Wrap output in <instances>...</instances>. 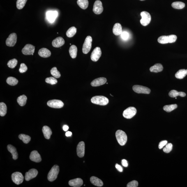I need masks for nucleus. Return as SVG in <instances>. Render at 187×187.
Masks as SVG:
<instances>
[{
    "instance_id": "51",
    "label": "nucleus",
    "mask_w": 187,
    "mask_h": 187,
    "mask_svg": "<svg viewBox=\"0 0 187 187\" xmlns=\"http://www.w3.org/2000/svg\"><path fill=\"white\" fill-rule=\"evenodd\" d=\"M69 129V127L67 125H65L64 126H63V129L65 131H66Z\"/></svg>"
},
{
    "instance_id": "14",
    "label": "nucleus",
    "mask_w": 187,
    "mask_h": 187,
    "mask_svg": "<svg viewBox=\"0 0 187 187\" xmlns=\"http://www.w3.org/2000/svg\"><path fill=\"white\" fill-rule=\"evenodd\" d=\"M38 172L36 169H31L28 172L26 173L25 179L26 181H29L31 179L36 177L38 175Z\"/></svg>"
},
{
    "instance_id": "8",
    "label": "nucleus",
    "mask_w": 187,
    "mask_h": 187,
    "mask_svg": "<svg viewBox=\"0 0 187 187\" xmlns=\"http://www.w3.org/2000/svg\"><path fill=\"white\" fill-rule=\"evenodd\" d=\"M132 89L135 92L138 94H149L151 93V89L149 88L144 87V86L135 85L133 86Z\"/></svg>"
},
{
    "instance_id": "40",
    "label": "nucleus",
    "mask_w": 187,
    "mask_h": 187,
    "mask_svg": "<svg viewBox=\"0 0 187 187\" xmlns=\"http://www.w3.org/2000/svg\"><path fill=\"white\" fill-rule=\"evenodd\" d=\"M27 0H17L16 7L19 10H21L23 8L26 4Z\"/></svg>"
},
{
    "instance_id": "43",
    "label": "nucleus",
    "mask_w": 187,
    "mask_h": 187,
    "mask_svg": "<svg viewBox=\"0 0 187 187\" xmlns=\"http://www.w3.org/2000/svg\"><path fill=\"white\" fill-rule=\"evenodd\" d=\"M173 148V145L172 144H167L165 147L164 148L163 151L165 153H168L172 151Z\"/></svg>"
},
{
    "instance_id": "41",
    "label": "nucleus",
    "mask_w": 187,
    "mask_h": 187,
    "mask_svg": "<svg viewBox=\"0 0 187 187\" xmlns=\"http://www.w3.org/2000/svg\"><path fill=\"white\" fill-rule=\"evenodd\" d=\"M18 61L16 59H13L8 61V66L9 67L11 68H14L16 66Z\"/></svg>"
},
{
    "instance_id": "23",
    "label": "nucleus",
    "mask_w": 187,
    "mask_h": 187,
    "mask_svg": "<svg viewBox=\"0 0 187 187\" xmlns=\"http://www.w3.org/2000/svg\"><path fill=\"white\" fill-rule=\"evenodd\" d=\"M44 137L47 139H50L51 135H52V131L49 126H44L42 130Z\"/></svg>"
},
{
    "instance_id": "15",
    "label": "nucleus",
    "mask_w": 187,
    "mask_h": 187,
    "mask_svg": "<svg viewBox=\"0 0 187 187\" xmlns=\"http://www.w3.org/2000/svg\"><path fill=\"white\" fill-rule=\"evenodd\" d=\"M85 144L83 142H81L79 143L77 146V153L78 156L79 157H83L85 155Z\"/></svg>"
},
{
    "instance_id": "9",
    "label": "nucleus",
    "mask_w": 187,
    "mask_h": 187,
    "mask_svg": "<svg viewBox=\"0 0 187 187\" xmlns=\"http://www.w3.org/2000/svg\"><path fill=\"white\" fill-rule=\"evenodd\" d=\"M47 104L49 107L56 109L61 108L64 105V104L61 100H49Z\"/></svg>"
},
{
    "instance_id": "3",
    "label": "nucleus",
    "mask_w": 187,
    "mask_h": 187,
    "mask_svg": "<svg viewBox=\"0 0 187 187\" xmlns=\"http://www.w3.org/2000/svg\"><path fill=\"white\" fill-rule=\"evenodd\" d=\"M59 172V166L57 165L54 166L49 173L47 175V179L50 182L55 180L57 177Z\"/></svg>"
},
{
    "instance_id": "19",
    "label": "nucleus",
    "mask_w": 187,
    "mask_h": 187,
    "mask_svg": "<svg viewBox=\"0 0 187 187\" xmlns=\"http://www.w3.org/2000/svg\"><path fill=\"white\" fill-rule=\"evenodd\" d=\"M83 183L82 180L80 178L70 180L69 182V186L74 187H79L82 186Z\"/></svg>"
},
{
    "instance_id": "53",
    "label": "nucleus",
    "mask_w": 187,
    "mask_h": 187,
    "mask_svg": "<svg viewBox=\"0 0 187 187\" xmlns=\"http://www.w3.org/2000/svg\"><path fill=\"white\" fill-rule=\"evenodd\" d=\"M140 1H144V0H140Z\"/></svg>"
},
{
    "instance_id": "45",
    "label": "nucleus",
    "mask_w": 187,
    "mask_h": 187,
    "mask_svg": "<svg viewBox=\"0 0 187 187\" xmlns=\"http://www.w3.org/2000/svg\"><path fill=\"white\" fill-rule=\"evenodd\" d=\"M138 183L136 181L134 180L129 183L127 185V187H137L138 186Z\"/></svg>"
},
{
    "instance_id": "50",
    "label": "nucleus",
    "mask_w": 187,
    "mask_h": 187,
    "mask_svg": "<svg viewBox=\"0 0 187 187\" xmlns=\"http://www.w3.org/2000/svg\"><path fill=\"white\" fill-rule=\"evenodd\" d=\"M122 164L123 166L127 167L128 166L127 161L126 160H122Z\"/></svg>"
},
{
    "instance_id": "28",
    "label": "nucleus",
    "mask_w": 187,
    "mask_h": 187,
    "mask_svg": "<svg viewBox=\"0 0 187 187\" xmlns=\"http://www.w3.org/2000/svg\"><path fill=\"white\" fill-rule=\"evenodd\" d=\"M187 75V69H180L179 70L175 75L176 78L179 79H182Z\"/></svg>"
},
{
    "instance_id": "42",
    "label": "nucleus",
    "mask_w": 187,
    "mask_h": 187,
    "mask_svg": "<svg viewBox=\"0 0 187 187\" xmlns=\"http://www.w3.org/2000/svg\"><path fill=\"white\" fill-rule=\"evenodd\" d=\"M45 81L47 83L52 85L56 84L58 82L55 78L53 77L47 78L45 79Z\"/></svg>"
},
{
    "instance_id": "49",
    "label": "nucleus",
    "mask_w": 187,
    "mask_h": 187,
    "mask_svg": "<svg viewBox=\"0 0 187 187\" xmlns=\"http://www.w3.org/2000/svg\"><path fill=\"white\" fill-rule=\"evenodd\" d=\"M116 169H117V170L119 171L120 172H122L123 171V168L119 164H116Z\"/></svg>"
},
{
    "instance_id": "2",
    "label": "nucleus",
    "mask_w": 187,
    "mask_h": 187,
    "mask_svg": "<svg viewBox=\"0 0 187 187\" xmlns=\"http://www.w3.org/2000/svg\"><path fill=\"white\" fill-rule=\"evenodd\" d=\"M91 101L93 104L100 105L104 106L109 103L108 98L103 96H96L91 98Z\"/></svg>"
},
{
    "instance_id": "22",
    "label": "nucleus",
    "mask_w": 187,
    "mask_h": 187,
    "mask_svg": "<svg viewBox=\"0 0 187 187\" xmlns=\"http://www.w3.org/2000/svg\"><path fill=\"white\" fill-rule=\"evenodd\" d=\"M113 32L116 36H119L122 32V28L121 25L119 23H116L114 24L113 29Z\"/></svg>"
},
{
    "instance_id": "48",
    "label": "nucleus",
    "mask_w": 187,
    "mask_h": 187,
    "mask_svg": "<svg viewBox=\"0 0 187 187\" xmlns=\"http://www.w3.org/2000/svg\"><path fill=\"white\" fill-rule=\"evenodd\" d=\"M167 142L166 140L162 141V142H160V143L159 144V148L160 149L163 148L164 146L166 145V144H167Z\"/></svg>"
},
{
    "instance_id": "1",
    "label": "nucleus",
    "mask_w": 187,
    "mask_h": 187,
    "mask_svg": "<svg viewBox=\"0 0 187 187\" xmlns=\"http://www.w3.org/2000/svg\"><path fill=\"white\" fill-rule=\"evenodd\" d=\"M116 139L119 144L123 146L126 144L127 141V136L125 132L121 130H118L116 132Z\"/></svg>"
},
{
    "instance_id": "29",
    "label": "nucleus",
    "mask_w": 187,
    "mask_h": 187,
    "mask_svg": "<svg viewBox=\"0 0 187 187\" xmlns=\"http://www.w3.org/2000/svg\"><path fill=\"white\" fill-rule=\"evenodd\" d=\"M77 3L78 6L83 10H85L89 6L88 0H77Z\"/></svg>"
},
{
    "instance_id": "46",
    "label": "nucleus",
    "mask_w": 187,
    "mask_h": 187,
    "mask_svg": "<svg viewBox=\"0 0 187 187\" xmlns=\"http://www.w3.org/2000/svg\"><path fill=\"white\" fill-rule=\"evenodd\" d=\"M169 43H174L177 40V37L175 35H170L169 36Z\"/></svg>"
},
{
    "instance_id": "6",
    "label": "nucleus",
    "mask_w": 187,
    "mask_h": 187,
    "mask_svg": "<svg viewBox=\"0 0 187 187\" xmlns=\"http://www.w3.org/2000/svg\"><path fill=\"white\" fill-rule=\"evenodd\" d=\"M137 113V110L135 107H130L123 111V117L127 119H130L133 118Z\"/></svg>"
},
{
    "instance_id": "12",
    "label": "nucleus",
    "mask_w": 187,
    "mask_h": 187,
    "mask_svg": "<svg viewBox=\"0 0 187 187\" xmlns=\"http://www.w3.org/2000/svg\"><path fill=\"white\" fill-rule=\"evenodd\" d=\"M35 47L34 46L31 44H27L22 49V52L23 54L25 55H33Z\"/></svg>"
},
{
    "instance_id": "33",
    "label": "nucleus",
    "mask_w": 187,
    "mask_h": 187,
    "mask_svg": "<svg viewBox=\"0 0 187 187\" xmlns=\"http://www.w3.org/2000/svg\"><path fill=\"white\" fill-rule=\"evenodd\" d=\"M77 32V29L75 27H72L69 28L67 31L66 34L69 38H72L75 36Z\"/></svg>"
},
{
    "instance_id": "34",
    "label": "nucleus",
    "mask_w": 187,
    "mask_h": 187,
    "mask_svg": "<svg viewBox=\"0 0 187 187\" xmlns=\"http://www.w3.org/2000/svg\"><path fill=\"white\" fill-rule=\"evenodd\" d=\"M7 112V107L6 104L1 102L0 103V116H3L6 114Z\"/></svg>"
},
{
    "instance_id": "4",
    "label": "nucleus",
    "mask_w": 187,
    "mask_h": 187,
    "mask_svg": "<svg viewBox=\"0 0 187 187\" xmlns=\"http://www.w3.org/2000/svg\"><path fill=\"white\" fill-rule=\"evenodd\" d=\"M92 38L91 36H88L86 38L83 45L82 51L84 54L88 53L90 51L92 45Z\"/></svg>"
},
{
    "instance_id": "30",
    "label": "nucleus",
    "mask_w": 187,
    "mask_h": 187,
    "mask_svg": "<svg viewBox=\"0 0 187 187\" xmlns=\"http://www.w3.org/2000/svg\"><path fill=\"white\" fill-rule=\"evenodd\" d=\"M77 48L75 45H72L69 49V52L71 57L74 59L76 57L77 55Z\"/></svg>"
},
{
    "instance_id": "44",
    "label": "nucleus",
    "mask_w": 187,
    "mask_h": 187,
    "mask_svg": "<svg viewBox=\"0 0 187 187\" xmlns=\"http://www.w3.org/2000/svg\"><path fill=\"white\" fill-rule=\"evenodd\" d=\"M28 70V67L24 63H22L20 65V68L19 69V71L21 73H25Z\"/></svg>"
},
{
    "instance_id": "32",
    "label": "nucleus",
    "mask_w": 187,
    "mask_h": 187,
    "mask_svg": "<svg viewBox=\"0 0 187 187\" xmlns=\"http://www.w3.org/2000/svg\"><path fill=\"white\" fill-rule=\"evenodd\" d=\"M172 6L173 8L176 9H182L184 8L185 4L182 2L176 1L172 3Z\"/></svg>"
},
{
    "instance_id": "47",
    "label": "nucleus",
    "mask_w": 187,
    "mask_h": 187,
    "mask_svg": "<svg viewBox=\"0 0 187 187\" xmlns=\"http://www.w3.org/2000/svg\"><path fill=\"white\" fill-rule=\"evenodd\" d=\"M121 35L122 38L124 40H127L129 37V34L126 32H123Z\"/></svg>"
},
{
    "instance_id": "13",
    "label": "nucleus",
    "mask_w": 187,
    "mask_h": 187,
    "mask_svg": "<svg viewBox=\"0 0 187 187\" xmlns=\"http://www.w3.org/2000/svg\"><path fill=\"white\" fill-rule=\"evenodd\" d=\"M103 10V8L102 6V2L100 1H96L94 5L93 11L96 14H101Z\"/></svg>"
},
{
    "instance_id": "16",
    "label": "nucleus",
    "mask_w": 187,
    "mask_h": 187,
    "mask_svg": "<svg viewBox=\"0 0 187 187\" xmlns=\"http://www.w3.org/2000/svg\"><path fill=\"white\" fill-rule=\"evenodd\" d=\"M30 159L32 161L36 162V163H39L41 161L42 159L40 154L36 151H32L30 156Z\"/></svg>"
},
{
    "instance_id": "17",
    "label": "nucleus",
    "mask_w": 187,
    "mask_h": 187,
    "mask_svg": "<svg viewBox=\"0 0 187 187\" xmlns=\"http://www.w3.org/2000/svg\"><path fill=\"white\" fill-rule=\"evenodd\" d=\"M107 79L104 77H100L93 80L91 83V85L93 87H97L103 85L107 82Z\"/></svg>"
},
{
    "instance_id": "5",
    "label": "nucleus",
    "mask_w": 187,
    "mask_h": 187,
    "mask_svg": "<svg viewBox=\"0 0 187 187\" xmlns=\"http://www.w3.org/2000/svg\"><path fill=\"white\" fill-rule=\"evenodd\" d=\"M142 19L140 22L141 24L144 26H147L149 24L151 20V17L150 14L148 12L143 11L140 14Z\"/></svg>"
},
{
    "instance_id": "31",
    "label": "nucleus",
    "mask_w": 187,
    "mask_h": 187,
    "mask_svg": "<svg viewBox=\"0 0 187 187\" xmlns=\"http://www.w3.org/2000/svg\"><path fill=\"white\" fill-rule=\"evenodd\" d=\"M27 100V97L25 95H23L18 97L17 99V102L21 106L23 107L26 104Z\"/></svg>"
},
{
    "instance_id": "36",
    "label": "nucleus",
    "mask_w": 187,
    "mask_h": 187,
    "mask_svg": "<svg viewBox=\"0 0 187 187\" xmlns=\"http://www.w3.org/2000/svg\"><path fill=\"white\" fill-rule=\"evenodd\" d=\"M18 82L19 81L17 79L12 77H8L6 80L7 83L11 86L16 85L18 84Z\"/></svg>"
},
{
    "instance_id": "26",
    "label": "nucleus",
    "mask_w": 187,
    "mask_h": 187,
    "mask_svg": "<svg viewBox=\"0 0 187 187\" xmlns=\"http://www.w3.org/2000/svg\"><path fill=\"white\" fill-rule=\"evenodd\" d=\"M163 69V67L160 63H157L150 68V71L156 73L161 72Z\"/></svg>"
},
{
    "instance_id": "7",
    "label": "nucleus",
    "mask_w": 187,
    "mask_h": 187,
    "mask_svg": "<svg viewBox=\"0 0 187 187\" xmlns=\"http://www.w3.org/2000/svg\"><path fill=\"white\" fill-rule=\"evenodd\" d=\"M12 180L15 184L19 185L22 183L24 181V176L21 173L15 172L12 174Z\"/></svg>"
},
{
    "instance_id": "52",
    "label": "nucleus",
    "mask_w": 187,
    "mask_h": 187,
    "mask_svg": "<svg viewBox=\"0 0 187 187\" xmlns=\"http://www.w3.org/2000/svg\"><path fill=\"white\" fill-rule=\"evenodd\" d=\"M66 136L67 137H70L72 135V133L70 131H68L66 132Z\"/></svg>"
},
{
    "instance_id": "11",
    "label": "nucleus",
    "mask_w": 187,
    "mask_h": 187,
    "mask_svg": "<svg viewBox=\"0 0 187 187\" xmlns=\"http://www.w3.org/2000/svg\"><path fill=\"white\" fill-rule=\"evenodd\" d=\"M102 55L101 49L100 47H97L93 50L91 53V60L96 62L100 59Z\"/></svg>"
},
{
    "instance_id": "37",
    "label": "nucleus",
    "mask_w": 187,
    "mask_h": 187,
    "mask_svg": "<svg viewBox=\"0 0 187 187\" xmlns=\"http://www.w3.org/2000/svg\"><path fill=\"white\" fill-rule=\"evenodd\" d=\"M177 105L176 104L165 105L163 107L164 110L167 112H170L177 108Z\"/></svg>"
},
{
    "instance_id": "38",
    "label": "nucleus",
    "mask_w": 187,
    "mask_h": 187,
    "mask_svg": "<svg viewBox=\"0 0 187 187\" xmlns=\"http://www.w3.org/2000/svg\"><path fill=\"white\" fill-rule=\"evenodd\" d=\"M159 43L165 44L169 43V38L168 36H162L160 37L158 39Z\"/></svg>"
},
{
    "instance_id": "35",
    "label": "nucleus",
    "mask_w": 187,
    "mask_h": 187,
    "mask_svg": "<svg viewBox=\"0 0 187 187\" xmlns=\"http://www.w3.org/2000/svg\"><path fill=\"white\" fill-rule=\"evenodd\" d=\"M19 138L22 140L24 144H27L31 140V138L29 135L21 134L19 135Z\"/></svg>"
},
{
    "instance_id": "18",
    "label": "nucleus",
    "mask_w": 187,
    "mask_h": 187,
    "mask_svg": "<svg viewBox=\"0 0 187 187\" xmlns=\"http://www.w3.org/2000/svg\"><path fill=\"white\" fill-rule=\"evenodd\" d=\"M65 43L64 39L61 37H58L53 41L52 45L54 47H59L62 46Z\"/></svg>"
},
{
    "instance_id": "24",
    "label": "nucleus",
    "mask_w": 187,
    "mask_h": 187,
    "mask_svg": "<svg viewBox=\"0 0 187 187\" xmlns=\"http://www.w3.org/2000/svg\"><path fill=\"white\" fill-rule=\"evenodd\" d=\"M38 54L42 57L47 58L51 56V52L48 49L45 48H42L39 50Z\"/></svg>"
},
{
    "instance_id": "25",
    "label": "nucleus",
    "mask_w": 187,
    "mask_h": 187,
    "mask_svg": "<svg viewBox=\"0 0 187 187\" xmlns=\"http://www.w3.org/2000/svg\"><path fill=\"white\" fill-rule=\"evenodd\" d=\"M90 181L93 184L97 186L101 187L103 185V182L101 180L95 176H92L91 177Z\"/></svg>"
},
{
    "instance_id": "10",
    "label": "nucleus",
    "mask_w": 187,
    "mask_h": 187,
    "mask_svg": "<svg viewBox=\"0 0 187 187\" xmlns=\"http://www.w3.org/2000/svg\"><path fill=\"white\" fill-rule=\"evenodd\" d=\"M17 40L16 34L14 33H12L7 38L6 42V45L8 47H14L16 43Z\"/></svg>"
},
{
    "instance_id": "21",
    "label": "nucleus",
    "mask_w": 187,
    "mask_h": 187,
    "mask_svg": "<svg viewBox=\"0 0 187 187\" xmlns=\"http://www.w3.org/2000/svg\"><path fill=\"white\" fill-rule=\"evenodd\" d=\"M7 148H8V151L11 153L13 159L16 160L18 158V154L16 148L11 144H9L7 146Z\"/></svg>"
},
{
    "instance_id": "39",
    "label": "nucleus",
    "mask_w": 187,
    "mask_h": 187,
    "mask_svg": "<svg viewBox=\"0 0 187 187\" xmlns=\"http://www.w3.org/2000/svg\"><path fill=\"white\" fill-rule=\"evenodd\" d=\"M51 74L56 78H59L61 76L60 72L58 71L57 68L54 67L50 71Z\"/></svg>"
},
{
    "instance_id": "20",
    "label": "nucleus",
    "mask_w": 187,
    "mask_h": 187,
    "mask_svg": "<svg viewBox=\"0 0 187 187\" xmlns=\"http://www.w3.org/2000/svg\"><path fill=\"white\" fill-rule=\"evenodd\" d=\"M58 16V12L56 11H49L46 13L47 20L50 23L54 22Z\"/></svg>"
},
{
    "instance_id": "27",
    "label": "nucleus",
    "mask_w": 187,
    "mask_h": 187,
    "mask_svg": "<svg viewBox=\"0 0 187 187\" xmlns=\"http://www.w3.org/2000/svg\"><path fill=\"white\" fill-rule=\"evenodd\" d=\"M169 96L171 98H176L178 96L182 97H184L186 96V94L183 92H178L177 91L173 90L171 91L169 93Z\"/></svg>"
}]
</instances>
